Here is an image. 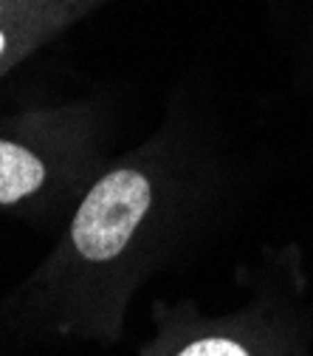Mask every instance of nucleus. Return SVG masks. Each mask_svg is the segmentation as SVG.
Segmentation results:
<instances>
[{
	"label": "nucleus",
	"mask_w": 313,
	"mask_h": 356,
	"mask_svg": "<svg viewBox=\"0 0 313 356\" xmlns=\"http://www.w3.org/2000/svg\"><path fill=\"white\" fill-rule=\"evenodd\" d=\"M153 201L150 181L139 170H113L79 204L71 238L85 260H110L133 238Z\"/></svg>",
	"instance_id": "1"
},
{
	"label": "nucleus",
	"mask_w": 313,
	"mask_h": 356,
	"mask_svg": "<svg viewBox=\"0 0 313 356\" xmlns=\"http://www.w3.org/2000/svg\"><path fill=\"white\" fill-rule=\"evenodd\" d=\"M42 178H46V167L31 150L0 142V204H15L31 195L42 184Z\"/></svg>",
	"instance_id": "2"
},
{
	"label": "nucleus",
	"mask_w": 313,
	"mask_h": 356,
	"mask_svg": "<svg viewBox=\"0 0 313 356\" xmlns=\"http://www.w3.org/2000/svg\"><path fill=\"white\" fill-rule=\"evenodd\" d=\"M181 356H248V353L229 339H201L192 342L187 350H181Z\"/></svg>",
	"instance_id": "3"
},
{
	"label": "nucleus",
	"mask_w": 313,
	"mask_h": 356,
	"mask_svg": "<svg viewBox=\"0 0 313 356\" xmlns=\"http://www.w3.org/2000/svg\"><path fill=\"white\" fill-rule=\"evenodd\" d=\"M0 20H3V0H0ZM9 49V34L3 29V23H0V54H3Z\"/></svg>",
	"instance_id": "4"
}]
</instances>
